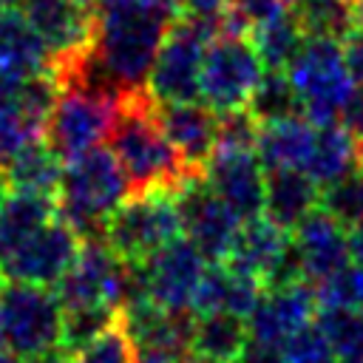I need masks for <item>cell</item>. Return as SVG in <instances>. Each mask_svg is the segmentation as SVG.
<instances>
[{
  "label": "cell",
  "instance_id": "obj_41",
  "mask_svg": "<svg viewBox=\"0 0 363 363\" xmlns=\"http://www.w3.org/2000/svg\"><path fill=\"white\" fill-rule=\"evenodd\" d=\"M227 6H230V0H187V11H190V14H210V17H221Z\"/></svg>",
  "mask_w": 363,
  "mask_h": 363
},
{
  "label": "cell",
  "instance_id": "obj_15",
  "mask_svg": "<svg viewBox=\"0 0 363 363\" xmlns=\"http://www.w3.org/2000/svg\"><path fill=\"white\" fill-rule=\"evenodd\" d=\"M204 176L216 196L238 216V221L264 216L267 170L255 150H216L204 167Z\"/></svg>",
  "mask_w": 363,
  "mask_h": 363
},
{
  "label": "cell",
  "instance_id": "obj_25",
  "mask_svg": "<svg viewBox=\"0 0 363 363\" xmlns=\"http://www.w3.org/2000/svg\"><path fill=\"white\" fill-rule=\"evenodd\" d=\"M0 167H3V182L9 190L57 196L60 176H62V159L45 145V139L26 145L11 159H6Z\"/></svg>",
  "mask_w": 363,
  "mask_h": 363
},
{
  "label": "cell",
  "instance_id": "obj_8",
  "mask_svg": "<svg viewBox=\"0 0 363 363\" xmlns=\"http://www.w3.org/2000/svg\"><path fill=\"white\" fill-rule=\"evenodd\" d=\"M179 235H182V218H179L176 196L167 190L130 193L102 230L105 244L125 264L147 261L156 250H162Z\"/></svg>",
  "mask_w": 363,
  "mask_h": 363
},
{
  "label": "cell",
  "instance_id": "obj_13",
  "mask_svg": "<svg viewBox=\"0 0 363 363\" xmlns=\"http://www.w3.org/2000/svg\"><path fill=\"white\" fill-rule=\"evenodd\" d=\"M79 250H82V235L68 221L54 216L17 252H11L6 261H0V275L6 281L57 286V281L77 261Z\"/></svg>",
  "mask_w": 363,
  "mask_h": 363
},
{
  "label": "cell",
  "instance_id": "obj_47",
  "mask_svg": "<svg viewBox=\"0 0 363 363\" xmlns=\"http://www.w3.org/2000/svg\"><path fill=\"white\" fill-rule=\"evenodd\" d=\"M0 346H3V326H0Z\"/></svg>",
  "mask_w": 363,
  "mask_h": 363
},
{
  "label": "cell",
  "instance_id": "obj_42",
  "mask_svg": "<svg viewBox=\"0 0 363 363\" xmlns=\"http://www.w3.org/2000/svg\"><path fill=\"white\" fill-rule=\"evenodd\" d=\"M346 238H349V252H352V261L363 267V221H360V224H354V227H349Z\"/></svg>",
  "mask_w": 363,
  "mask_h": 363
},
{
  "label": "cell",
  "instance_id": "obj_11",
  "mask_svg": "<svg viewBox=\"0 0 363 363\" xmlns=\"http://www.w3.org/2000/svg\"><path fill=\"white\" fill-rule=\"evenodd\" d=\"M176 207H179V218H182V233L184 238H190L199 252L210 261H227L235 235H238V216L216 196V190L210 187L204 173L190 176L176 193Z\"/></svg>",
  "mask_w": 363,
  "mask_h": 363
},
{
  "label": "cell",
  "instance_id": "obj_40",
  "mask_svg": "<svg viewBox=\"0 0 363 363\" xmlns=\"http://www.w3.org/2000/svg\"><path fill=\"white\" fill-rule=\"evenodd\" d=\"M340 122L349 128V133L354 136V142H357V145H363V85H357V88H354V94H352L349 105L343 108Z\"/></svg>",
  "mask_w": 363,
  "mask_h": 363
},
{
  "label": "cell",
  "instance_id": "obj_43",
  "mask_svg": "<svg viewBox=\"0 0 363 363\" xmlns=\"http://www.w3.org/2000/svg\"><path fill=\"white\" fill-rule=\"evenodd\" d=\"M147 3H153L156 9H162L167 17H182L184 11H187V0H147Z\"/></svg>",
  "mask_w": 363,
  "mask_h": 363
},
{
  "label": "cell",
  "instance_id": "obj_38",
  "mask_svg": "<svg viewBox=\"0 0 363 363\" xmlns=\"http://www.w3.org/2000/svg\"><path fill=\"white\" fill-rule=\"evenodd\" d=\"M235 363H286L281 346H269L261 340H247V346L241 349V354L235 357Z\"/></svg>",
  "mask_w": 363,
  "mask_h": 363
},
{
  "label": "cell",
  "instance_id": "obj_10",
  "mask_svg": "<svg viewBox=\"0 0 363 363\" xmlns=\"http://www.w3.org/2000/svg\"><path fill=\"white\" fill-rule=\"evenodd\" d=\"M116 113V96L65 88L60 91L48 122H45V145L62 159H74L91 147H99L102 139L111 136Z\"/></svg>",
  "mask_w": 363,
  "mask_h": 363
},
{
  "label": "cell",
  "instance_id": "obj_45",
  "mask_svg": "<svg viewBox=\"0 0 363 363\" xmlns=\"http://www.w3.org/2000/svg\"><path fill=\"white\" fill-rule=\"evenodd\" d=\"M0 363H23L20 357H14L11 352H0Z\"/></svg>",
  "mask_w": 363,
  "mask_h": 363
},
{
  "label": "cell",
  "instance_id": "obj_5",
  "mask_svg": "<svg viewBox=\"0 0 363 363\" xmlns=\"http://www.w3.org/2000/svg\"><path fill=\"white\" fill-rule=\"evenodd\" d=\"M224 34L221 17L184 11L167 28L156 54L147 91L156 102H193L201 88V65L207 45Z\"/></svg>",
  "mask_w": 363,
  "mask_h": 363
},
{
  "label": "cell",
  "instance_id": "obj_3",
  "mask_svg": "<svg viewBox=\"0 0 363 363\" xmlns=\"http://www.w3.org/2000/svg\"><path fill=\"white\" fill-rule=\"evenodd\" d=\"M130 196V182L108 147H91L62 164L57 187V216L82 238L102 235L108 218Z\"/></svg>",
  "mask_w": 363,
  "mask_h": 363
},
{
  "label": "cell",
  "instance_id": "obj_16",
  "mask_svg": "<svg viewBox=\"0 0 363 363\" xmlns=\"http://www.w3.org/2000/svg\"><path fill=\"white\" fill-rule=\"evenodd\" d=\"M14 6L45 40L51 60L77 54L94 43L96 9L82 0H17Z\"/></svg>",
  "mask_w": 363,
  "mask_h": 363
},
{
  "label": "cell",
  "instance_id": "obj_34",
  "mask_svg": "<svg viewBox=\"0 0 363 363\" xmlns=\"http://www.w3.org/2000/svg\"><path fill=\"white\" fill-rule=\"evenodd\" d=\"M40 139H45V122L34 119L20 105H0V164Z\"/></svg>",
  "mask_w": 363,
  "mask_h": 363
},
{
  "label": "cell",
  "instance_id": "obj_24",
  "mask_svg": "<svg viewBox=\"0 0 363 363\" xmlns=\"http://www.w3.org/2000/svg\"><path fill=\"white\" fill-rule=\"evenodd\" d=\"M247 320L227 312H201L193 318L190 352L204 363H235L247 346Z\"/></svg>",
  "mask_w": 363,
  "mask_h": 363
},
{
  "label": "cell",
  "instance_id": "obj_39",
  "mask_svg": "<svg viewBox=\"0 0 363 363\" xmlns=\"http://www.w3.org/2000/svg\"><path fill=\"white\" fill-rule=\"evenodd\" d=\"M343 54H346V65H349L354 82L363 85V28H352L343 37Z\"/></svg>",
  "mask_w": 363,
  "mask_h": 363
},
{
  "label": "cell",
  "instance_id": "obj_31",
  "mask_svg": "<svg viewBox=\"0 0 363 363\" xmlns=\"http://www.w3.org/2000/svg\"><path fill=\"white\" fill-rule=\"evenodd\" d=\"M68 363H136V346L125 329L122 312L96 337H91L85 346H79L68 357Z\"/></svg>",
  "mask_w": 363,
  "mask_h": 363
},
{
  "label": "cell",
  "instance_id": "obj_2",
  "mask_svg": "<svg viewBox=\"0 0 363 363\" xmlns=\"http://www.w3.org/2000/svg\"><path fill=\"white\" fill-rule=\"evenodd\" d=\"M173 17L147 0H105L96 11L94 54L116 94L147 88Z\"/></svg>",
  "mask_w": 363,
  "mask_h": 363
},
{
  "label": "cell",
  "instance_id": "obj_7",
  "mask_svg": "<svg viewBox=\"0 0 363 363\" xmlns=\"http://www.w3.org/2000/svg\"><path fill=\"white\" fill-rule=\"evenodd\" d=\"M128 278L130 267L96 235L82 238L77 261L57 281L54 292L68 315H116L128 298Z\"/></svg>",
  "mask_w": 363,
  "mask_h": 363
},
{
  "label": "cell",
  "instance_id": "obj_27",
  "mask_svg": "<svg viewBox=\"0 0 363 363\" xmlns=\"http://www.w3.org/2000/svg\"><path fill=\"white\" fill-rule=\"evenodd\" d=\"M289 11L303 37L343 40L354 28L349 0H295Z\"/></svg>",
  "mask_w": 363,
  "mask_h": 363
},
{
  "label": "cell",
  "instance_id": "obj_18",
  "mask_svg": "<svg viewBox=\"0 0 363 363\" xmlns=\"http://www.w3.org/2000/svg\"><path fill=\"white\" fill-rule=\"evenodd\" d=\"M159 122L187 167L204 170L216 153L218 113L204 102H159Z\"/></svg>",
  "mask_w": 363,
  "mask_h": 363
},
{
  "label": "cell",
  "instance_id": "obj_6",
  "mask_svg": "<svg viewBox=\"0 0 363 363\" xmlns=\"http://www.w3.org/2000/svg\"><path fill=\"white\" fill-rule=\"evenodd\" d=\"M286 74L301 96L303 113L315 125L337 122L357 88L346 65L343 40L306 37L286 65Z\"/></svg>",
  "mask_w": 363,
  "mask_h": 363
},
{
  "label": "cell",
  "instance_id": "obj_44",
  "mask_svg": "<svg viewBox=\"0 0 363 363\" xmlns=\"http://www.w3.org/2000/svg\"><path fill=\"white\" fill-rule=\"evenodd\" d=\"M352 3V17H354V28H363V0H349Z\"/></svg>",
  "mask_w": 363,
  "mask_h": 363
},
{
  "label": "cell",
  "instance_id": "obj_20",
  "mask_svg": "<svg viewBox=\"0 0 363 363\" xmlns=\"http://www.w3.org/2000/svg\"><path fill=\"white\" fill-rule=\"evenodd\" d=\"M264 292V284L241 269H235L227 261L218 264H207V272L201 278L193 312H227L235 318H250V312L255 309L258 298Z\"/></svg>",
  "mask_w": 363,
  "mask_h": 363
},
{
  "label": "cell",
  "instance_id": "obj_29",
  "mask_svg": "<svg viewBox=\"0 0 363 363\" xmlns=\"http://www.w3.org/2000/svg\"><path fill=\"white\" fill-rule=\"evenodd\" d=\"M318 326L326 335L337 363H363V309H318Z\"/></svg>",
  "mask_w": 363,
  "mask_h": 363
},
{
  "label": "cell",
  "instance_id": "obj_32",
  "mask_svg": "<svg viewBox=\"0 0 363 363\" xmlns=\"http://www.w3.org/2000/svg\"><path fill=\"white\" fill-rule=\"evenodd\" d=\"M320 210H326L343 227L360 224L363 221V167H354L337 182L320 187Z\"/></svg>",
  "mask_w": 363,
  "mask_h": 363
},
{
  "label": "cell",
  "instance_id": "obj_14",
  "mask_svg": "<svg viewBox=\"0 0 363 363\" xmlns=\"http://www.w3.org/2000/svg\"><path fill=\"white\" fill-rule=\"evenodd\" d=\"M318 295L315 284L292 281L281 286H264L255 309L247 318V332L252 340L284 346L295 332L315 323L318 318Z\"/></svg>",
  "mask_w": 363,
  "mask_h": 363
},
{
  "label": "cell",
  "instance_id": "obj_36",
  "mask_svg": "<svg viewBox=\"0 0 363 363\" xmlns=\"http://www.w3.org/2000/svg\"><path fill=\"white\" fill-rule=\"evenodd\" d=\"M261 122L247 111H227L218 113V139L216 150H255Z\"/></svg>",
  "mask_w": 363,
  "mask_h": 363
},
{
  "label": "cell",
  "instance_id": "obj_12",
  "mask_svg": "<svg viewBox=\"0 0 363 363\" xmlns=\"http://www.w3.org/2000/svg\"><path fill=\"white\" fill-rule=\"evenodd\" d=\"M136 267L142 275L145 295L153 303L170 312H193L201 278L207 272V258L190 238H173Z\"/></svg>",
  "mask_w": 363,
  "mask_h": 363
},
{
  "label": "cell",
  "instance_id": "obj_37",
  "mask_svg": "<svg viewBox=\"0 0 363 363\" xmlns=\"http://www.w3.org/2000/svg\"><path fill=\"white\" fill-rule=\"evenodd\" d=\"M286 363H337L335 352L326 340V335L320 332L318 320L303 326L301 332H295L284 346H281Z\"/></svg>",
  "mask_w": 363,
  "mask_h": 363
},
{
  "label": "cell",
  "instance_id": "obj_26",
  "mask_svg": "<svg viewBox=\"0 0 363 363\" xmlns=\"http://www.w3.org/2000/svg\"><path fill=\"white\" fill-rule=\"evenodd\" d=\"M357 167V142L343 122L315 125V145L306 159V173L318 187L337 182Z\"/></svg>",
  "mask_w": 363,
  "mask_h": 363
},
{
  "label": "cell",
  "instance_id": "obj_46",
  "mask_svg": "<svg viewBox=\"0 0 363 363\" xmlns=\"http://www.w3.org/2000/svg\"><path fill=\"white\" fill-rule=\"evenodd\" d=\"M17 0H0V6H14Z\"/></svg>",
  "mask_w": 363,
  "mask_h": 363
},
{
  "label": "cell",
  "instance_id": "obj_33",
  "mask_svg": "<svg viewBox=\"0 0 363 363\" xmlns=\"http://www.w3.org/2000/svg\"><path fill=\"white\" fill-rule=\"evenodd\" d=\"M289 0H230L221 14L224 34H252L255 28L289 14Z\"/></svg>",
  "mask_w": 363,
  "mask_h": 363
},
{
  "label": "cell",
  "instance_id": "obj_35",
  "mask_svg": "<svg viewBox=\"0 0 363 363\" xmlns=\"http://www.w3.org/2000/svg\"><path fill=\"white\" fill-rule=\"evenodd\" d=\"M318 306H346V309H363V267L346 264L343 269L332 272L320 284H315Z\"/></svg>",
  "mask_w": 363,
  "mask_h": 363
},
{
  "label": "cell",
  "instance_id": "obj_22",
  "mask_svg": "<svg viewBox=\"0 0 363 363\" xmlns=\"http://www.w3.org/2000/svg\"><path fill=\"white\" fill-rule=\"evenodd\" d=\"M54 216H57L54 196L6 190V196L0 199V261L17 252Z\"/></svg>",
  "mask_w": 363,
  "mask_h": 363
},
{
  "label": "cell",
  "instance_id": "obj_28",
  "mask_svg": "<svg viewBox=\"0 0 363 363\" xmlns=\"http://www.w3.org/2000/svg\"><path fill=\"white\" fill-rule=\"evenodd\" d=\"M247 111L264 125V122H278V119H289V116H301L303 105L301 96L289 79L286 71H264L258 88L252 91Z\"/></svg>",
  "mask_w": 363,
  "mask_h": 363
},
{
  "label": "cell",
  "instance_id": "obj_9",
  "mask_svg": "<svg viewBox=\"0 0 363 363\" xmlns=\"http://www.w3.org/2000/svg\"><path fill=\"white\" fill-rule=\"evenodd\" d=\"M264 62L247 34H221L204 51L199 99L216 113L247 108L264 77Z\"/></svg>",
  "mask_w": 363,
  "mask_h": 363
},
{
  "label": "cell",
  "instance_id": "obj_48",
  "mask_svg": "<svg viewBox=\"0 0 363 363\" xmlns=\"http://www.w3.org/2000/svg\"><path fill=\"white\" fill-rule=\"evenodd\" d=\"M99 3H105V0H99Z\"/></svg>",
  "mask_w": 363,
  "mask_h": 363
},
{
  "label": "cell",
  "instance_id": "obj_23",
  "mask_svg": "<svg viewBox=\"0 0 363 363\" xmlns=\"http://www.w3.org/2000/svg\"><path fill=\"white\" fill-rule=\"evenodd\" d=\"M312 145H315V125H309L303 116H289V119L261 125L255 153L264 170H278V167L303 170L312 153Z\"/></svg>",
  "mask_w": 363,
  "mask_h": 363
},
{
  "label": "cell",
  "instance_id": "obj_21",
  "mask_svg": "<svg viewBox=\"0 0 363 363\" xmlns=\"http://www.w3.org/2000/svg\"><path fill=\"white\" fill-rule=\"evenodd\" d=\"M320 207V187L301 167H278L267 170V196L264 216L292 233L312 210Z\"/></svg>",
  "mask_w": 363,
  "mask_h": 363
},
{
  "label": "cell",
  "instance_id": "obj_30",
  "mask_svg": "<svg viewBox=\"0 0 363 363\" xmlns=\"http://www.w3.org/2000/svg\"><path fill=\"white\" fill-rule=\"evenodd\" d=\"M250 40H252V45H255V51H258L264 68H269V71H284V68L292 62V57L298 54L301 43H303L306 37H303V31L298 28V23H295V17H292V11H289V14L278 17V20H272V23H267V26L255 28V31L250 34Z\"/></svg>",
  "mask_w": 363,
  "mask_h": 363
},
{
  "label": "cell",
  "instance_id": "obj_17",
  "mask_svg": "<svg viewBox=\"0 0 363 363\" xmlns=\"http://www.w3.org/2000/svg\"><path fill=\"white\" fill-rule=\"evenodd\" d=\"M292 250L301 264V272L309 284H320L332 272L352 264L346 227L337 224L326 210H312L292 233Z\"/></svg>",
  "mask_w": 363,
  "mask_h": 363
},
{
  "label": "cell",
  "instance_id": "obj_19",
  "mask_svg": "<svg viewBox=\"0 0 363 363\" xmlns=\"http://www.w3.org/2000/svg\"><path fill=\"white\" fill-rule=\"evenodd\" d=\"M0 71L28 79L51 71V51L17 6H0Z\"/></svg>",
  "mask_w": 363,
  "mask_h": 363
},
{
  "label": "cell",
  "instance_id": "obj_4",
  "mask_svg": "<svg viewBox=\"0 0 363 363\" xmlns=\"http://www.w3.org/2000/svg\"><path fill=\"white\" fill-rule=\"evenodd\" d=\"M3 346L23 363L62 352L65 309L51 286L6 281L0 286Z\"/></svg>",
  "mask_w": 363,
  "mask_h": 363
},
{
  "label": "cell",
  "instance_id": "obj_1",
  "mask_svg": "<svg viewBox=\"0 0 363 363\" xmlns=\"http://www.w3.org/2000/svg\"><path fill=\"white\" fill-rule=\"evenodd\" d=\"M108 139L130 182V193H176L190 176L204 173L187 167L182 153L173 147L159 122V102L147 88L116 96V113Z\"/></svg>",
  "mask_w": 363,
  "mask_h": 363
}]
</instances>
